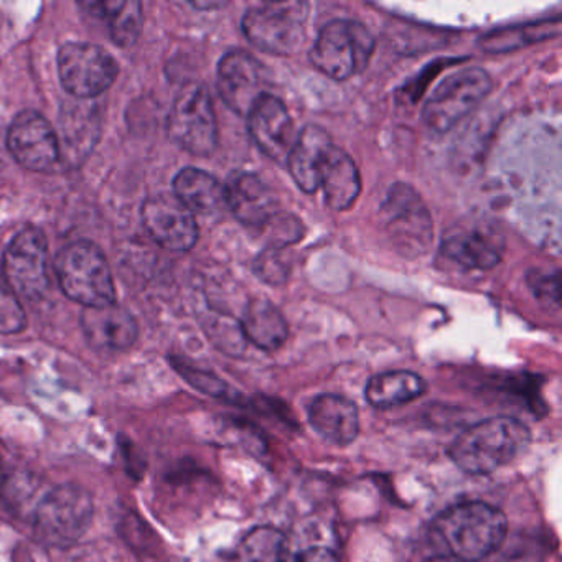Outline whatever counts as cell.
<instances>
[{"mask_svg":"<svg viewBox=\"0 0 562 562\" xmlns=\"http://www.w3.org/2000/svg\"><path fill=\"white\" fill-rule=\"evenodd\" d=\"M429 535L440 554L479 562L502 548L508 519L502 509L485 502L457 503L434 518Z\"/></svg>","mask_w":562,"mask_h":562,"instance_id":"1","label":"cell"},{"mask_svg":"<svg viewBox=\"0 0 562 562\" xmlns=\"http://www.w3.org/2000/svg\"><path fill=\"white\" fill-rule=\"evenodd\" d=\"M531 443L528 426L516 417L498 416L472 424L453 439L449 457L469 475H490L518 459Z\"/></svg>","mask_w":562,"mask_h":562,"instance_id":"2","label":"cell"},{"mask_svg":"<svg viewBox=\"0 0 562 562\" xmlns=\"http://www.w3.org/2000/svg\"><path fill=\"white\" fill-rule=\"evenodd\" d=\"M55 271L64 294L85 308L116 304L110 262L94 243L77 241L65 246L55 258Z\"/></svg>","mask_w":562,"mask_h":562,"instance_id":"3","label":"cell"},{"mask_svg":"<svg viewBox=\"0 0 562 562\" xmlns=\"http://www.w3.org/2000/svg\"><path fill=\"white\" fill-rule=\"evenodd\" d=\"M94 516L93 496L78 485L55 486L34 513V535L48 548H71L90 529Z\"/></svg>","mask_w":562,"mask_h":562,"instance_id":"4","label":"cell"},{"mask_svg":"<svg viewBox=\"0 0 562 562\" xmlns=\"http://www.w3.org/2000/svg\"><path fill=\"white\" fill-rule=\"evenodd\" d=\"M374 50V37L363 24L335 19L318 32L311 50L315 70L335 81H345L368 67Z\"/></svg>","mask_w":562,"mask_h":562,"instance_id":"5","label":"cell"},{"mask_svg":"<svg viewBox=\"0 0 562 562\" xmlns=\"http://www.w3.org/2000/svg\"><path fill=\"white\" fill-rule=\"evenodd\" d=\"M308 18L307 2H266L243 18L241 29L249 44L276 57H289L301 48Z\"/></svg>","mask_w":562,"mask_h":562,"instance_id":"6","label":"cell"},{"mask_svg":"<svg viewBox=\"0 0 562 562\" xmlns=\"http://www.w3.org/2000/svg\"><path fill=\"white\" fill-rule=\"evenodd\" d=\"M387 238L404 258L416 259L432 246V216L419 193L406 183H394L381 206Z\"/></svg>","mask_w":562,"mask_h":562,"instance_id":"7","label":"cell"},{"mask_svg":"<svg viewBox=\"0 0 562 562\" xmlns=\"http://www.w3.org/2000/svg\"><path fill=\"white\" fill-rule=\"evenodd\" d=\"M492 88V77L482 68L456 71L430 94L423 110L424 124L432 133H449L479 108Z\"/></svg>","mask_w":562,"mask_h":562,"instance_id":"8","label":"cell"},{"mask_svg":"<svg viewBox=\"0 0 562 562\" xmlns=\"http://www.w3.org/2000/svg\"><path fill=\"white\" fill-rule=\"evenodd\" d=\"M170 139L196 157H209L218 147V124L212 97L202 83H189L173 101L167 123Z\"/></svg>","mask_w":562,"mask_h":562,"instance_id":"9","label":"cell"},{"mask_svg":"<svg viewBox=\"0 0 562 562\" xmlns=\"http://www.w3.org/2000/svg\"><path fill=\"white\" fill-rule=\"evenodd\" d=\"M120 75L113 55L100 45L71 42L58 52V77L67 93L91 101L106 93Z\"/></svg>","mask_w":562,"mask_h":562,"instance_id":"10","label":"cell"},{"mask_svg":"<svg viewBox=\"0 0 562 562\" xmlns=\"http://www.w3.org/2000/svg\"><path fill=\"white\" fill-rule=\"evenodd\" d=\"M2 274L18 297L38 301L48 291V241L37 226H27L9 243Z\"/></svg>","mask_w":562,"mask_h":562,"instance_id":"11","label":"cell"},{"mask_svg":"<svg viewBox=\"0 0 562 562\" xmlns=\"http://www.w3.org/2000/svg\"><path fill=\"white\" fill-rule=\"evenodd\" d=\"M8 147L15 160L32 172H48L60 160V146L54 126L34 110L15 116L8 131Z\"/></svg>","mask_w":562,"mask_h":562,"instance_id":"12","label":"cell"},{"mask_svg":"<svg viewBox=\"0 0 562 562\" xmlns=\"http://www.w3.org/2000/svg\"><path fill=\"white\" fill-rule=\"evenodd\" d=\"M140 216L150 238L167 251L187 252L199 241L195 215L176 195L150 196L144 202Z\"/></svg>","mask_w":562,"mask_h":562,"instance_id":"13","label":"cell"},{"mask_svg":"<svg viewBox=\"0 0 562 562\" xmlns=\"http://www.w3.org/2000/svg\"><path fill=\"white\" fill-rule=\"evenodd\" d=\"M216 78L223 103L239 116H248L259 98L266 94L265 68L248 52H228L220 60Z\"/></svg>","mask_w":562,"mask_h":562,"instance_id":"14","label":"cell"},{"mask_svg":"<svg viewBox=\"0 0 562 562\" xmlns=\"http://www.w3.org/2000/svg\"><path fill=\"white\" fill-rule=\"evenodd\" d=\"M246 120L256 147L274 162H288L299 133L285 104L272 94H262Z\"/></svg>","mask_w":562,"mask_h":562,"instance_id":"15","label":"cell"},{"mask_svg":"<svg viewBox=\"0 0 562 562\" xmlns=\"http://www.w3.org/2000/svg\"><path fill=\"white\" fill-rule=\"evenodd\" d=\"M502 236L488 226L453 229L442 239L440 256L462 271H486L502 261Z\"/></svg>","mask_w":562,"mask_h":562,"instance_id":"16","label":"cell"},{"mask_svg":"<svg viewBox=\"0 0 562 562\" xmlns=\"http://www.w3.org/2000/svg\"><path fill=\"white\" fill-rule=\"evenodd\" d=\"M225 203L238 222L249 228H265L279 213L272 190L256 173L235 172L225 183Z\"/></svg>","mask_w":562,"mask_h":562,"instance_id":"17","label":"cell"},{"mask_svg":"<svg viewBox=\"0 0 562 562\" xmlns=\"http://www.w3.org/2000/svg\"><path fill=\"white\" fill-rule=\"evenodd\" d=\"M80 324L85 337L97 350H127L136 344L139 335L136 318L117 304L85 308Z\"/></svg>","mask_w":562,"mask_h":562,"instance_id":"18","label":"cell"},{"mask_svg":"<svg viewBox=\"0 0 562 562\" xmlns=\"http://www.w3.org/2000/svg\"><path fill=\"white\" fill-rule=\"evenodd\" d=\"M312 429L331 446L347 447L360 434L357 404L338 394H321L308 406Z\"/></svg>","mask_w":562,"mask_h":562,"instance_id":"19","label":"cell"},{"mask_svg":"<svg viewBox=\"0 0 562 562\" xmlns=\"http://www.w3.org/2000/svg\"><path fill=\"white\" fill-rule=\"evenodd\" d=\"M61 140L60 159L70 160L80 166L81 159L88 157L97 144L101 131L100 110L90 101L77 100L65 104L60 116Z\"/></svg>","mask_w":562,"mask_h":562,"instance_id":"20","label":"cell"},{"mask_svg":"<svg viewBox=\"0 0 562 562\" xmlns=\"http://www.w3.org/2000/svg\"><path fill=\"white\" fill-rule=\"evenodd\" d=\"M334 146L330 134L317 124H307L288 157V169L295 186L304 193L321 189V170L328 150Z\"/></svg>","mask_w":562,"mask_h":562,"instance_id":"21","label":"cell"},{"mask_svg":"<svg viewBox=\"0 0 562 562\" xmlns=\"http://www.w3.org/2000/svg\"><path fill=\"white\" fill-rule=\"evenodd\" d=\"M321 189L325 203L334 212H345L357 202L361 192L357 164L341 147L331 146L321 170Z\"/></svg>","mask_w":562,"mask_h":562,"instance_id":"22","label":"cell"},{"mask_svg":"<svg viewBox=\"0 0 562 562\" xmlns=\"http://www.w3.org/2000/svg\"><path fill=\"white\" fill-rule=\"evenodd\" d=\"M243 334L248 344L265 351H276L289 337L288 322L278 305L269 299L256 297L246 305L241 321Z\"/></svg>","mask_w":562,"mask_h":562,"instance_id":"23","label":"cell"},{"mask_svg":"<svg viewBox=\"0 0 562 562\" xmlns=\"http://www.w3.org/2000/svg\"><path fill=\"white\" fill-rule=\"evenodd\" d=\"M173 195L193 215H213L226 206L225 186L205 170L187 167L173 179Z\"/></svg>","mask_w":562,"mask_h":562,"instance_id":"24","label":"cell"},{"mask_svg":"<svg viewBox=\"0 0 562 562\" xmlns=\"http://www.w3.org/2000/svg\"><path fill=\"white\" fill-rule=\"evenodd\" d=\"M426 391L427 383L423 376L413 371L397 370L374 374L367 383L364 396L370 406L390 409L417 400Z\"/></svg>","mask_w":562,"mask_h":562,"instance_id":"25","label":"cell"},{"mask_svg":"<svg viewBox=\"0 0 562 562\" xmlns=\"http://www.w3.org/2000/svg\"><path fill=\"white\" fill-rule=\"evenodd\" d=\"M561 31V19H546L531 24L513 25V27L496 29L486 32L479 38V47L486 54H508L529 47L538 42L558 37Z\"/></svg>","mask_w":562,"mask_h":562,"instance_id":"26","label":"cell"},{"mask_svg":"<svg viewBox=\"0 0 562 562\" xmlns=\"http://www.w3.org/2000/svg\"><path fill=\"white\" fill-rule=\"evenodd\" d=\"M83 8L94 18L110 22L111 38L117 47L127 48L136 44L144 22L140 2H85Z\"/></svg>","mask_w":562,"mask_h":562,"instance_id":"27","label":"cell"},{"mask_svg":"<svg viewBox=\"0 0 562 562\" xmlns=\"http://www.w3.org/2000/svg\"><path fill=\"white\" fill-rule=\"evenodd\" d=\"M285 546L284 532L272 526H258L246 532L228 562H284Z\"/></svg>","mask_w":562,"mask_h":562,"instance_id":"28","label":"cell"},{"mask_svg":"<svg viewBox=\"0 0 562 562\" xmlns=\"http://www.w3.org/2000/svg\"><path fill=\"white\" fill-rule=\"evenodd\" d=\"M203 328L212 344L228 357H241L245 353L248 341L243 334L241 324L228 315L210 314L203 321Z\"/></svg>","mask_w":562,"mask_h":562,"instance_id":"29","label":"cell"},{"mask_svg":"<svg viewBox=\"0 0 562 562\" xmlns=\"http://www.w3.org/2000/svg\"><path fill=\"white\" fill-rule=\"evenodd\" d=\"M172 367L182 374L187 383L192 384L193 387L202 391V393L209 394V396L215 397V400L239 404L238 400L241 397V394L236 393L226 381H223L216 374L199 370V368L192 367V364L186 363V361L179 360V358H172Z\"/></svg>","mask_w":562,"mask_h":562,"instance_id":"30","label":"cell"},{"mask_svg":"<svg viewBox=\"0 0 562 562\" xmlns=\"http://www.w3.org/2000/svg\"><path fill=\"white\" fill-rule=\"evenodd\" d=\"M27 327V315L0 269V335H14Z\"/></svg>","mask_w":562,"mask_h":562,"instance_id":"31","label":"cell"},{"mask_svg":"<svg viewBox=\"0 0 562 562\" xmlns=\"http://www.w3.org/2000/svg\"><path fill=\"white\" fill-rule=\"evenodd\" d=\"M269 236V248L282 249L292 243L299 241L302 236V225L295 216L279 212L268 225L265 226Z\"/></svg>","mask_w":562,"mask_h":562,"instance_id":"32","label":"cell"},{"mask_svg":"<svg viewBox=\"0 0 562 562\" xmlns=\"http://www.w3.org/2000/svg\"><path fill=\"white\" fill-rule=\"evenodd\" d=\"M120 531L123 532L127 544L136 549L137 554L153 555L154 532L136 513L124 516L123 521L120 522Z\"/></svg>","mask_w":562,"mask_h":562,"instance_id":"33","label":"cell"},{"mask_svg":"<svg viewBox=\"0 0 562 562\" xmlns=\"http://www.w3.org/2000/svg\"><path fill=\"white\" fill-rule=\"evenodd\" d=\"M255 271L268 284L281 285L288 281L289 265L279 249L268 248L256 259Z\"/></svg>","mask_w":562,"mask_h":562,"instance_id":"34","label":"cell"},{"mask_svg":"<svg viewBox=\"0 0 562 562\" xmlns=\"http://www.w3.org/2000/svg\"><path fill=\"white\" fill-rule=\"evenodd\" d=\"M528 284L532 294L542 304L554 305L559 307L561 294H559V274L554 272L532 271L528 276Z\"/></svg>","mask_w":562,"mask_h":562,"instance_id":"35","label":"cell"},{"mask_svg":"<svg viewBox=\"0 0 562 562\" xmlns=\"http://www.w3.org/2000/svg\"><path fill=\"white\" fill-rule=\"evenodd\" d=\"M120 450L121 456H123L124 467H126L127 473H130L133 479H140L146 472V457L140 452L139 447L133 442V440L127 439V437H120Z\"/></svg>","mask_w":562,"mask_h":562,"instance_id":"36","label":"cell"},{"mask_svg":"<svg viewBox=\"0 0 562 562\" xmlns=\"http://www.w3.org/2000/svg\"><path fill=\"white\" fill-rule=\"evenodd\" d=\"M71 562H111L110 558L104 554L100 549L87 548L83 551L77 552Z\"/></svg>","mask_w":562,"mask_h":562,"instance_id":"37","label":"cell"},{"mask_svg":"<svg viewBox=\"0 0 562 562\" xmlns=\"http://www.w3.org/2000/svg\"><path fill=\"white\" fill-rule=\"evenodd\" d=\"M193 8L200 9V11H210V9H220L225 8L226 4H223V2H195V4H192Z\"/></svg>","mask_w":562,"mask_h":562,"instance_id":"38","label":"cell"},{"mask_svg":"<svg viewBox=\"0 0 562 562\" xmlns=\"http://www.w3.org/2000/svg\"><path fill=\"white\" fill-rule=\"evenodd\" d=\"M426 562H462V561H457V559L450 558V555L439 554V555H434V558L427 559Z\"/></svg>","mask_w":562,"mask_h":562,"instance_id":"39","label":"cell"},{"mask_svg":"<svg viewBox=\"0 0 562 562\" xmlns=\"http://www.w3.org/2000/svg\"><path fill=\"white\" fill-rule=\"evenodd\" d=\"M284 562H305L304 559H302L301 552H297V554L291 555V558H285Z\"/></svg>","mask_w":562,"mask_h":562,"instance_id":"40","label":"cell"}]
</instances>
